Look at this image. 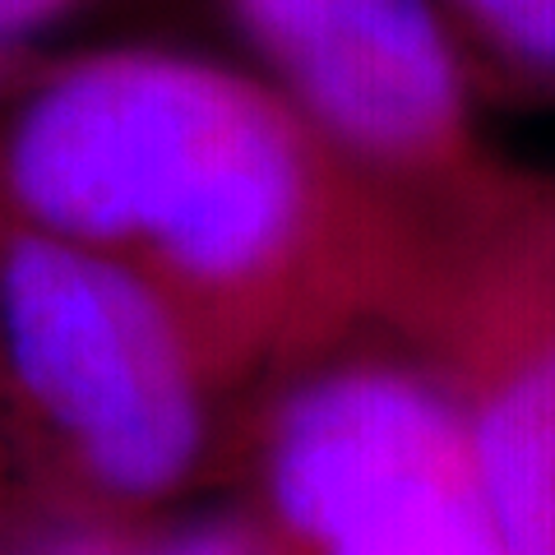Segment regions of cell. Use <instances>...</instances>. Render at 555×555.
<instances>
[{"instance_id":"ba28073f","label":"cell","mask_w":555,"mask_h":555,"mask_svg":"<svg viewBox=\"0 0 555 555\" xmlns=\"http://www.w3.org/2000/svg\"><path fill=\"white\" fill-rule=\"evenodd\" d=\"M75 0H0V61L14 56L28 38L51 28Z\"/></svg>"},{"instance_id":"9c48e42d","label":"cell","mask_w":555,"mask_h":555,"mask_svg":"<svg viewBox=\"0 0 555 555\" xmlns=\"http://www.w3.org/2000/svg\"><path fill=\"white\" fill-rule=\"evenodd\" d=\"M28 555H130V551H126V542H116V537L102 528H65V532L42 537Z\"/></svg>"},{"instance_id":"8992f818","label":"cell","mask_w":555,"mask_h":555,"mask_svg":"<svg viewBox=\"0 0 555 555\" xmlns=\"http://www.w3.org/2000/svg\"><path fill=\"white\" fill-rule=\"evenodd\" d=\"M500 47L555 69V0H459Z\"/></svg>"},{"instance_id":"7a4b0ae2","label":"cell","mask_w":555,"mask_h":555,"mask_svg":"<svg viewBox=\"0 0 555 555\" xmlns=\"http://www.w3.org/2000/svg\"><path fill=\"white\" fill-rule=\"evenodd\" d=\"M0 352L28 408L102 491L158 500L204 454L185 324L149 273L20 228L0 246Z\"/></svg>"},{"instance_id":"277c9868","label":"cell","mask_w":555,"mask_h":555,"mask_svg":"<svg viewBox=\"0 0 555 555\" xmlns=\"http://www.w3.org/2000/svg\"><path fill=\"white\" fill-rule=\"evenodd\" d=\"M292 112L379 163L436 153L459 126V69L430 0H228Z\"/></svg>"},{"instance_id":"3957f363","label":"cell","mask_w":555,"mask_h":555,"mask_svg":"<svg viewBox=\"0 0 555 555\" xmlns=\"http://www.w3.org/2000/svg\"><path fill=\"white\" fill-rule=\"evenodd\" d=\"M269 495L320 555H509L473 430L398 371L352 366L292 393L269 440Z\"/></svg>"},{"instance_id":"52a82bcc","label":"cell","mask_w":555,"mask_h":555,"mask_svg":"<svg viewBox=\"0 0 555 555\" xmlns=\"http://www.w3.org/2000/svg\"><path fill=\"white\" fill-rule=\"evenodd\" d=\"M144 555H283L278 542H269L259 528L246 524H199V528H185L177 537H167L153 551Z\"/></svg>"},{"instance_id":"6da1fadb","label":"cell","mask_w":555,"mask_h":555,"mask_svg":"<svg viewBox=\"0 0 555 555\" xmlns=\"http://www.w3.org/2000/svg\"><path fill=\"white\" fill-rule=\"evenodd\" d=\"M0 185L28 228L144 255L208 297L283 278L315 218L301 116L177 51H98L42 79L0 139Z\"/></svg>"},{"instance_id":"5b68a950","label":"cell","mask_w":555,"mask_h":555,"mask_svg":"<svg viewBox=\"0 0 555 555\" xmlns=\"http://www.w3.org/2000/svg\"><path fill=\"white\" fill-rule=\"evenodd\" d=\"M473 440L505 551L555 555V347L486 403Z\"/></svg>"}]
</instances>
